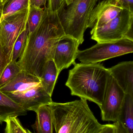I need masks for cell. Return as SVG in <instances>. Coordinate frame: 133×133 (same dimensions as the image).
Returning a JSON list of instances; mask_svg holds the SVG:
<instances>
[{
  "mask_svg": "<svg viewBox=\"0 0 133 133\" xmlns=\"http://www.w3.org/2000/svg\"><path fill=\"white\" fill-rule=\"evenodd\" d=\"M43 18L36 29L29 33L24 51L17 61L22 70L40 78L47 62L52 59L57 41L65 35L59 13H50L44 7Z\"/></svg>",
  "mask_w": 133,
  "mask_h": 133,
  "instance_id": "obj_1",
  "label": "cell"
},
{
  "mask_svg": "<svg viewBox=\"0 0 133 133\" xmlns=\"http://www.w3.org/2000/svg\"><path fill=\"white\" fill-rule=\"evenodd\" d=\"M50 104L55 133H101L104 127L85 99L66 103L53 102Z\"/></svg>",
  "mask_w": 133,
  "mask_h": 133,
  "instance_id": "obj_2",
  "label": "cell"
},
{
  "mask_svg": "<svg viewBox=\"0 0 133 133\" xmlns=\"http://www.w3.org/2000/svg\"><path fill=\"white\" fill-rule=\"evenodd\" d=\"M109 75L108 69L99 63L75 64L69 72L66 86L73 96L94 102L100 107Z\"/></svg>",
  "mask_w": 133,
  "mask_h": 133,
  "instance_id": "obj_3",
  "label": "cell"
},
{
  "mask_svg": "<svg viewBox=\"0 0 133 133\" xmlns=\"http://www.w3.org/2000/svg\"><path fill=\"white\" fill-rule=\"evenodd\" d=\"M98 0H73L59 13V20L65 34L75 38L81 44L88 28L91 15Z\"/></svg>",
  "mask_w": 133,
  "mask_h": 133,
  "instance_id": "obj_4",
  "label": "cell"
},
{
  "mask_svg": "<svg viewBox=\"0 0 133 133\" xmlns=\"http://www.w3.org/2000/svg\"><path fill=\"white\" fill-rule=\"evenodd\" d=\"M133 52V39L125 38L112 42L97 43L91 47L79 50L77 58L84 64L98 63Z\"/></svg>",
  "mask_w": 133,
  "mask_h": 133,
  "instance_id": "obj_5",
  "label": "cell"
},
{
  "mask_svg": "<svg viewBox=\"0 0 133 133\" xmlns=\"http://www.w3.org/2000/svg\"><path fill=\"white\" fill-rule=\"evenodd\" d=\"M133 12L125 9L105 25L92 29L91 39L97 43L112 42L125 38L133 39Z\"/></svg>",
  "mask_w": 133,
  "mask_h": 133,
  "instance_id": "obj_6",
  "label": "cell"
},
{
  "mask_svg": "<svg viewBox=\"0 0 133 133\" xmlns=\"http://www.w3.org/2000/svg\"><path fill=\"white\" fill-rule=\"evenodd\" d=\"M29 9L8 16L0 23V43L9 62L14 43L26 26Z\"/></svg>",
  "mask_w": 133,
  "mask_h": 133,
  "instance_id": "obj_7",
  "label": "cell"
},
{
  "mask_svg": "<svg viewBox=\"0 0 133 133\" xmlns=\"http://www.w3.org/2000/svg\"><path fill=\"white\" fill-rule=\"evenodd\" d=\"M125 94L111 76H109L103 101L100 107L103 121L117 122Z\"/></svg>",
  "mask_w": 133,
  "mask_h": 133,
  "instance_id": "obj_8",
  "label": "cell"
},
{
  "mask_svg": "<svg viewBox=\"0 0 133 133\" xmlns=\"http://www.w3.org/2000/svg\"><path fill=\"white\" fill-rule=\"evenodd\" d=\"M5 94L27 111L35 112L41 106L53 102L51 96L45 91L40 83L23 90Z\"/></svg>",
  "mask_w": 133,
  "mask_h": 133,
  "instance_id": "obj_9",
  "label": "cell"
},
{
  "mask_svg": "<svg viewBox=\"0 0 133 133\" xmlns=\"http://www.w3.org/2000/svg\"><path fill=\"white\" fill-rule=\"evenodd\" d=\"M80 45L76 39L70 36L65 35L55 44L52 54V59L54 62L59 73L64 69L75 65Z\"/></svg>",
  "mask_w": 133,
  "mask_h": 133,
  "instance_id": "obj_10",
  "label": "cell"
},
{
  "mask_svg": "<svg viewBox=\"0 0 133 133\" xmlns=\"http://www.w3.org/2000/svg\"><path fill=\"white\" fill-rule=\"evenodd\" d=\"M123 8L114 0H104L94 7L91 15L88 28H100L116 17Z\"/></svg>",
  "mask_w": 133,
  "mask_h": 133,
  "instance_id": "obj_11",
  "label": "cell"
},
{
  "mask_svg": "<svg viewBox=\"0 0 133 133\" xmlns=\"http://www.w3.org/2000/svg\"><path fill=\"white\" fill-rule=\"evenodd\" d=\"M108 69L124 93L133 95V62H123Z\"/></svg>",
  "mask_w": 133,
  "mask_h": 133,
  "instance_id": "obj_12",
  "label": "cell"
},
{
  "mask_svg": "<svg viewBox=\"0 0 133 133\" xmlns=\"http://www.w3.org/2000/svg\"><path fill=\"white\" fill-rule=\"evenodd\" d=\"M40 83V78L22 70L13 79L1 88L0 91L5 94L23 90Z\"/></svg>",
  "mask_w": 133,
  "mask_h": 133,
  "instance_id": "obj_13",
  "label": "cell"
},
{
  "mask_svg": "<svg viewBox=\"0 0 133 133\" xmlns=\"http://www.w3.org/2000/svg\"><path fill=\"white\" fill-rule=\"evenodd\" d=\"M35 112L36 121L32 125L34 133H53V114L50 104L41 106Z\"/></svg>",
  "mask_w": 133,
  "mask_h": 133,
  "instance_id": "obj_14",
  "label": "cell"
},
{
  "mask_svg": "<svg viewBox=\"0 0 133 133\" xmlns=\"http://www.w3.org/2000/svg\"><path fill=\"white\" fill-rule=\"evenodd\" d=\"M27 111L13 101L5 94L0 91V124L11 117L25 116Z\"/></svg>",
  "mask_w": 133,
  "mask_h": 133,
  "instance_id": "obj_15",
  "label": "cell"
},
{
  "mask_svg": "<svg viewBox=\"0 0 133 133\" xmlns=\"http://www.w3.org/2000/svg\"><path fill=\"white\" fill-rule=\"evenodd\" d=\"M59 74L54 61L50 59L46 64L40 79L42 87L51 97Z\"/></svg>",
  "mask_w": 133,
  "mask_h": 133,
  "instance_id": "obj_16",
  "label": "cell"
},
{
  "mask_svg": "<svg viewBox=\"0 0 133 133\" xmlns=\"http://www.w3.org/2000/svg\"><path fill=\"white\" fill-rule=\"evenodd\" d=\"M118 122L129 132L133 133V95L125 94Z\"/></svg>",
  "mask_w": 133,
  "mask_h": 133,
  "instance_id": "obj_17",
  "label": "cell"
},
{
  "mask_svg": "<svg viewBox=\"0 0 133 133\" xmlns=\"http://www.w3.org/2000/svg\"><path fill=\"white\" fill-rule=\"evenodd\" d=\"M1 5L2 7V20L12 14L28 9L30 2V0H1Z\"/></svg>",
  "mask_w": 133,
  "mask_h": 133,
  "instance_id": "obj_18",
  "label": "cell"
},
{
  "mask_svg": "<svg viewBox=\"0 0 133 133\" xmlns=\"http://www.w3.org/2000/svg\"><path fill=\"white\" fill-rule=\"evenodd\" d=\"M17 61H11L2 72L0 77V88L13 79L22 70Z\"/></svg>",
  "mask_w": 133,
  "mask_h": 133,
  "instance_id": "obj_19",
  "label": "cell"
},
{
  "mask_svg": "<svg viewBox=\"0 0 133 133\" xmlns=\"http://www.w3.org/2000/svg\"><path fill=\"white\" fill-rule=\"evenodd\" d=\"M29 34V29L27 24L25 29L20 33L14 43L12 53L11 61H17L21 57L25 49Z\"/></svg>",
  "mask_w": 133,
  "mask_h": 133,
  "instance_id": "obj_20",
  "label": "cell"
},
{
  "mask_svg": "<svg viewBox=\"0 0 133 133\" xmlns=\"http://www.w3.org/2000/svg\"><path fill=\"white\" fill-rule=\"evenodd\" d=\"M44 8H36L30 6L27 19L29 33L33 32L39 25L43 18Z\"/></svg>",
  "mask_w": 133,
  "mask_h": 133,
  "instance_id": "obj_21",
  "label": "cell"
},
{
  "mask_svg": "<svg viewBox=\"0 0 133 133\" xmlns=\"http://www.w3.org/2000/svg\"><path fill=\"white\" fill-rule=\"evenodd\" d=\"M4 133H33L23 127L18 117H11L6 120Z\"/></svg>",
  "mask_w": 133,
  "mask_h": 133,
  "instance_id": "obj_22",
  "label": "cell"
},
{
  "mask_svg": "<svg viewBox=\"0 0 133 133\" xmlns=\"http://www.w3.org/2000/svg\"><path fill=\"white\" fill-rule=\"evenodd\" d=\"M47 8L50 13H59L65 3V0H48Z\"/></svg>",
  "mask_w": 133,
  "mask_h": 133,
  "instance_id": "obj_23",
  "label": "cell"
},
{
  "mask_svg": "<svg viewBox=\"0 0 133 133\" xmlns=\"http://www.w3.org/2000/svg\"><path fill=\"white\" fill-rule=\"evenodd\" d=\"M9 63L0 43V77L4 70Z\"/></svg>",
  "mask_w": 133,
  "mask_h": 133,
  "instance_id": "obj_24",
  "label": "cell"
},
{
  "mask_svg": "<svg viewBox=\"0 0 133 133\" xmlns=\"http://www.w3.org/2000/svg\"><path fill=\"white\" fill-rule=\"evenodd\" d=\"M123 9L133 12V0H114Z\"/></svg>",
  "mask_w": 133,
  "mask_h": 133,
  "instance_id": "obj_25",
  "label": "cell"
},
{
  "mask_svg": "<svg viewBox=\"0 0 133 133\" xmlns=\"http://www.w3.org/2000/svg\"><path fill=\"white\" fill-rule=\"evenodd\" d=\"M115 126V133H130L125 127L119 122L114 123Z\"/></svg>",
  "mask_w": 133,
  "mask_h": 133,
  "instance_id": "obj_26",
  "label": "cell"
},
{
  "mask_svg": "<svg viewBox=\"0 0 133 133\" xmlns=\"http://www.w3.org/2000/svg\"><path fill=\"white\" fill-rule=\"evenodd\" d=\"M47 0H30V6L36 8H41L43 5L45 6Z\"/></svg>",
  "mask_w": 133,
  "mask_h": 133,
  "instance_id": "obj_27",
  "label": "cell"
},
{
  "mask_svg": "<svg viewBox=\"0 0 133 133\" xmlns=\"http://www.w3.org/2000/svg\"><path fill=\"white\" fill-rule=\"evenodd\" d=\"M101 133H115V126L114 123L105 125Z\"/></svg>",
  "mask_w": 133,
  "mask_h": 133,
  "instance_id": "obj_28",
  "label": "cell"
},
{
  "mask_svg": "<svg viewBox=\"0 0 133 133\" xmlns=\"http://www.w3.org/2000/svg\"><path fill=\"white\" fill-rule=\"evenodd\" d=\"M73 1V0H65V3L67 5H68L70 4Z\"/></svg>",
  "mask_w": 133,
  "mask_h": 133,
  "instance_id": "obj_29",
  "label": "cell"
},
{
  "mask_svg": "<svg viewBox=\"0 0 133 133\" xmlns=\"http://www.w3.org/2000/svg\"><path fill=\"white\" fill-rule=\"evenodd\" d=\"M2 16V7L0 4V23L1 21Z\"/></svg>",
  "mask_w": 133,
  "mask_h": 133,
  "instance_id": "obj_30",
  "label": "cell"
},
{
  "mask_svg": "<svg viewBox=\"0 0 133 133\" xmlns=\"http://www.w3.org/2000/svg\"><path fill=\"white\" fill-rule=\"evenodd\" d=\"M1 4V0H0V4Z\"/></svg>",
  "mask_w": 133,
  "mask_h": 133,
  "instance_id": "obj_31",
  "label": "cell"
}]
</instances>
